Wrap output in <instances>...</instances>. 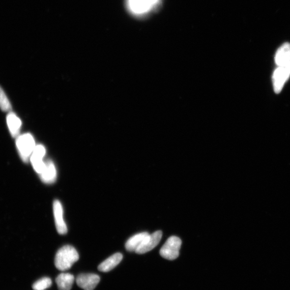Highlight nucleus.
<instances>
[{
    "label": "nucleus",
    "instance_id": "nucleus-1",
    "mask_svg": "<svg viewBox=\"0 0 290 290\" xmlns=\"http://www.w3.org/2000/svg\"><path fill=\"white\" fill-rule=\"evenodd\" d=\"M79 259V255L76 249L71 246L66 245L57 252L55 264L58 270L64 271L70 269Z\"/></svg>",
    "mask_w": 290,
    "mask_h": 290
},
{
    "label": "nucleus",
    "instance_id": "nucleus-2",
    "mask_svg": "<svg viewBox=\"0 0 290 290\" xmlns=\"http://www.w3.org/2000/svg\"><path fill=\"white\" fill-rule=\"evenodd\" d=\"M16 146L22 159L26 162L30 159L36 146L33 137L29 133L17 137Z\"/></svg>",
    "mask_w": 290,
    "mask_h": 290
},
{
    "label": "nucleus",
    "instance_id": "nucleus-3",
    "mask_svg": "<svg viewBox=\"0 0 290 290\" xmlns=\"http://www.w3.org/2000/svg\"><path fill=\"white\" fill-rule=\"evenodd\" d=\"M182 241L179 237L172 236L168 239L160 249L161 256L168 260H175L179 256Z\"/></svg>",
    "mask_w": 290,
    "mask_h": 290
},
{
    "label": "nucleus",
    "instance_id": "nucleus-4",
    "mask_svg": "<svg viewBox=\"0 0 290 290\" xmlns=\"http://www.w3.org/2000/svg\"><path fill=\"white\" fill-rule=\"evenodd\" d=\"M290 75V61L277 68L273 76L274 88L276 93H280Z\"/></svg>",
    "mask_w": 290,
    "mask_h": 290
},
{
    "label": "nucleus",
    "instance_id": "nucleus-5",
    "mask_svg": "<svg viewBox=\"0 0 290 290\" xmlns=\"http://www.w3.org/2000/svg\"><path fill=\"white\" fill-rule=\"evenodd\" d=\"M162 236V232L161 231H156L153 234H149L135 252L138 254H143L152 251L159 244Z\"/></svg>",
    "mask_w": 290,
    "mask_h": 290
},
{
    "label": "nucleus",
    "instance_id": "nucleus-6",
    "mask_svg": "<svg viewBox=\"0 0 290 290\" xmlns=\"http://www.w3.org/2000/svg\"><path fill=\"white\" fill-rule=\"evenodd\" d=\"M159 1V0H129V5L133 13L142 14L147 13Z\"/></svg>",
    "mask_w": 290,
    "mask_h": 290
},
{
    "label": "nucleus",
    "instance_id": "nucleus-7",
    "mask_svg": "<svg viewBox=\"0 0 290 290\" xmlns=\"http://www.w3.org/2000/svg\"><path fill=\"white\" fill-rule=\"evenodd\" d=\"M100 281V276L94 274H80L76 280L77 285L84 290H94Z\"/></svg>",
    "mask_w": 290,
    "mask_h": 290
},
{
    "label": "nucleus",
    "instance_id": "nucleus-8",
    "mask_svg": "<svg viewBox=\"0 0 290 290\" xmlns=\"http://www.w3.org/2000/svg\"><path fill=\"white\" fill-rule=\"evenodd\" d=\"M45 153V147L39 145L34 148L31 156L30 160L33 169L39 174L42 173L45 167V162L43 160Z\"/></svg>",
    "mask_w": 290,
    "mask_h": 290
},
{
    "label": "nucleus",
    "instance_id": "nucleus-9",
    "mask_svg": "<svg viewBox=\"0 0 290 290\" xmlns=\"http://www.w3.org/2000/svg\"><path fill=\"white\" fill-rule=\"evenodd\" d=\"M54 213L58 233L63 235L67 233V228L63 218V208L59 201L54 202Z\"/></svg>",
    "mask_w": 290,
    "mask_h": 290
},
{
    "label": "nucleus",
    "instance_id": "nucleus-10",
    "mask_svg": "<svg viewBox=\"0 0 290 290\" xmlns=\"http://www.w3.org/2000/svg\"><path fill=\"white\" fill-rule=\"evenodd\" d=\"M40 179L46 184H52L56 181L57 174L54 162L48 160L45 162V167L41 174Z\"/></svg>",
    "mask_w": 290,
    "mask_h": 290
},
{
    "label": "nucleus",
    "instance_id": "nucleus-11",
    "mask_svg": "<svg viewBox=\"0 0 290 290\" xmlns=\"http://www.w3.org/2000/svg\"><path fill=\"white\" fill-rule=\"evenodd\" d=\"M122 259V254L119 253H116L105 261H104L103 262L98 265V269L103 272H109L118 265Z\"/></svg>",
    "mask_w": 290,
    "mask_h": 290
},
{
    "label": "nucleus",
    "instance_id": "nucleus-12",
    "mask_svg": "<svg viewBox=\"0 0 290 290\" xmlns=\"http://www.w3.org/2000/svg\"><path fill=\"white\" fill-rule=\"evenodd\" d=\"M148 235L147 232H142V233L137 234L130 237L125 244L126 250L131 252H135Z\"/></svg>",
    "mask_w": 290,
    "mask_h": 290
},
{
    "label": "nucleus",
    "instance_id": "nucleus-13",
    "mask_svg": "<svg viewBox=\"0 0 290 290\" xmlns=\"http://www.w3.org/2000/svg\"><path fill=\"white\" fill-rule=\"evenodd\" d=\"M7 123L11 135L13 138L18 137L21 126L20 118L14 113L10 112L7 115Z\"/></svg>",
    "mask_w": 290,
    "mask_h": 290
},
{
    "label": "nucleus",
    "instance_id": "nucleus-14",
    "mask_svg": "<svg viewBox=\"0 0 290 290\" xmlns=\"http://www.w3.org/2000/svg\"><path fill=\"white\" fill-rule=\"evenodd\" d=\"M74 280L75 278L72 274L61 273L57 276L56 282L59 290H71Z\"/></svg>",
    "mask_w": 290,
    "mask_h": 290
},
{
    "label": "nucleus",
    "instance_id": "nucleus-15",
    "mask_svg": "<svg viewBox=\"0 0 290 290\" xmlns=\"http://www.w3.org/2000/svg\"><path fill=\"white\" fill-rule=\"evenodd\" d=\"M275 61L278 66L286 64L290 61V44H284L278 50L275 57Z\"/></svg>",
    "mask_w": 290,
    "mask_h": 290
},
{
    "label": "nucleus",
    "instance_id": "nucleus-16",
    "mask_svg": "<svg viewBox=\"0 0 290 290\" xmlns=\"http://www.w3.org/2000/svg\"><path fill=\"white\" fill-rule=\"evenodd\" d=\"M52 280L49 277H43L33 284V290H45L52 286Z\"/></svg>",
    "mask_w": 290,
    "mask_h": 290
},
{
    "label": "nucleus",
    "instance_id": "nucleus-17",
    "mask_svg": "<svg viewBox=\"0 0 290 290\" xmlns=\"http://www.w3.org/2000/svg\"><path fill=\"white\" fill-rule=\"evenodd\" d=\"M0 108L4 112H10L12 109L8 98L1 87H0Z\"/></svg>",
    "mask_w": 290,
    "mask_h": 290
}]
</instances>
